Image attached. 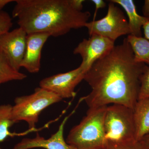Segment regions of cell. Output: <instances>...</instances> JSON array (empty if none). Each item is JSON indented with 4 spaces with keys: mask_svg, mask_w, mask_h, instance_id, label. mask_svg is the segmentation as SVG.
Returning a JSON list of instances; mask_svg holds the SVG:
<instances>
[{
    "mask_svg": "<svg viewBox=\"0 0 149 149\" xmlns=\"http://www.w3.org/2000/svg\"><path fill=\"white\" fill-rule=\"evenodd\" d=\"M27 34L19 27L0 36V51L15 69L19 71L26 48Z\"/></svg>",
    "mask_w": 149,
    "mask_h": 149,
    "instance_id": "9c48e42d",
    "label": "cell"
},
{
    "mask_svg": "<svg viewBox=\"0 0 149 149\" xmlns=\"http://www.w3.org/2000/svg\"><path fill=\"white\" fill-rule=\"evenodd\" d=\"M10 104L0 105V144L9 136L16 135L11 133L10 128L15 123L12 116ZM0 149H3L0 147Z\"/></svg>",
    "mask_w": 149,
    "mask_h": 149,
    "instance_id": "2e32d148",
    "label": "cell"
},
{
    "mask_svg": "<svg viewBox=\"0 0 149 149\" xmlns=\"http://www.w3.org/2000/svg\"><path fill=\"white\" fill-rule=\"evenodd\" d=\"M26 77V74L13 67L6 56L0 51V84L13 80H23Z\"/></svg>",
    "mask_w": 149,
    "mask_h": 149,
    "instance_id": "9a60e30c",
    "label": "cell"
},
{
    "mask_svg": "<svg viewBox=\"0 0 149 149\" xmlns=\"http://www.w3.org/2000/svg\"><path fill=\"white\" fill-rule=\"evenodd\" d=\"M0 85H1V84H0Z\"/></svg>",
    "mask_w": 149,
    "mask_h": 149,
    "instance_id": "d4e9b609",
    "label": "cell"
},
{
    "mask_svg": "<svg viewBox=\"0 0 149 149\" xmlns=\"http://www.w3.org/2000/svg\"><path fill=\"white\" fill-rule=\"evenodd\" d=\"M46 33L27 35L26 48L21 67L30 73L39 72L41 67V54L43 47L49 37Z\"/></svg>",
    "mask_w": 149,
    "mask_h": 149,
    "instance_id": "8fae6325",
    "label": "cell"
},
{
    "mask_svg": "<svg viewBox=\"0 0 149 149\" xmlns=\"http://www.w3.org/2000/svg\"><path fill=\"white\" fill-rule=\"evenodd\" d=\"M86 72L79 66L71 71L54 74L40 81V87L52 92L62 99L73 98L74 89L84 80Z\"/></svg>",
    "mask_w": 149,
    "mask_h": 149,
    "instance_id": "52a82bcc",
    "label": "cell"
},
{
    "mask_svg": "<svg viewBox=\"0 0 149 149\" xmlns=\"http://www.w3.org/2000/svg\"><path fill=\"white\" fill-rule=\"evenodd\" d=\"M144 16L149 17V0H146L143 9Z\"/></svg>",
    "mask_w": 149,
    "mask_h": 149,
    "instance_id": "7402d4cb",
    "label": "cell"
},
{
    "mask_svg": "<svg viewBox=\"0 0 149 149\" xmlns=\"http://www.w3.org/2000/svg\"><path fill=\"white\" fill-rule=\"evenodd\" d=\"M13 1H14L12 0H0V11L6 5Z\"/></svg>",
    "mask_w": 149,
    "mask_h": 149,
    "instance_id": "cb8c5ba5",
    "label": "cell"
},
{
    "mask_svg": "<svg viewBox=\"0 0 149 149\" xmlns=\"http://www.w3.org/2000/svg\"><path fill=\"white\" fill-rule=\"evenodd\" d=\"M147 65L136 61L127 38L96 61L84 80L91 91L82 98L89 108L118 104L134 109Z\"/></svg>",
    "mask_w": 149,
    "mask_h": 149,
    "instance_id": "6da1fadb",
    "label": "cell"
},
{
    "mask_svg": "<svg viewBox=\"0 0 149 149\" xmlns=\"http://www.w3.org/2000/svg\"><path fill=\"white\" fill-rule=\"evenodd\" d=\"M110 1L121 6L126 12L128 17L130 35L142 37L141 28L149 21V17L139 15L132 0H111Z\"/></svg>",
    "mask_w": 149,
    "mask_h": 149,
    "instance_id": "4fadbf2b",
    "label": "cell"
},
{
    "mask_svg": "<svg viewBox=\"0 0 149 149\" xmlns=\"http://www.w3.org/2000/svg\"><path fill=\"white\" fill-rule=\"evenodd\" d=\"M13 26L10 16L7 13L0 11V36L9 31Z\"/></svg>",
    "mask_w": 149,
    "mask_h": 149,
    "instance_id": "d6986e66",
    "label": "cell"
},
{
    "mask_svg": "<svg viewBox=\"0 0 149 149\" xmlns=\"http://www.w3.org/2000/svg\"><path fill=\"white\" fill-rule=\"evenodd\" d=\"M104 149H141L138 142H114L107 141Z\"/></svg>",
    "mask_w": 149,
    "mask_h": 149,
    "instance_id": "ac0fdd59",
    "label": "cell"
},
{
    "mask_svg": "<svg viewBox=\"0 0 149 149\" xmlns=\"http://www.w3.org/2000/svg\"><path fill=\"white\" fill-rule=\"evenodd\" d=\"M69 116H66L63 120L58 130L49 138L45 139L37 133L33 139H22L12 149H31L42 148L45 149H77L67 143L64 138V126Z\"/></svg>",
    "mask_w": 149,
    "mask_h": 149,
    "instance_id": "30bf717a",
    "label": "cell"
},
{
    "mask_svg": "<svg viewBox=\"0 0 149 149\" xmlns=\"http://www.w3.org/2000/svg\"><path fill=\"white\" fill-rule=\"evenodd\" d=\"M135 140L139 142L149 134V98L138 100L133 109Z\"/></svg>",
    "mask_w": 149,
    "mask_h": 149,
    "instance_id": "7c38bea8",
    "label": "cell"
},
{
    "mask_svg": "<svg viewBox=\"0 0 149 149\" xmlns=\"http://www.w3.org/2000/svg\"><path fill=\"white\" fill-rule=\"evenodd\" d=\"M12 12L27 35L46 33L57 37L85 27L91 16L83 0H17Z\"/></svg>",
    "mask_w": 149,
    "mask_h": 149,
    "instance_id": "7a4b0ae2",
    "label": "cell"
},
{
    "mask_svg": "<svg viewBox=\"0 0 149 149\" xmlns=\"http://www.w3.org/2000/svg\"><path fill=\"white\" fill-rule=\"evenodd\" d=\"M107 106L89 108L80 123L70 131L67 143L77 149H104L107 143L104 120Z\"/></svg>",
    "mask_w": 149,
    "mask_h": 149,
    "instance_id": "3957f363",
    "label": "cell"
},
{
    "mask_svg": "<svg viewBox=\"0 0 149 149\" xmlns=\"http://www.w3.org/2000/svg\"><path fill=\"white\" fill-rule=\"evenodd\" d=\"M104 125L106 141H136L133 110L130 108L118 104L107 106Z\"/></svg>",
    "mask_w": 149,
    "mask_h": 149,
    "instance_id": "5b68a950",
    "label": "cell"
},
{
    "mask_svg": "<svg viewBox=\"0 0 149 149\" xmlns=\"http://www.w3.org/2000/svg\"><path fill=\"white\" fill-rule=\"evenodd\" d=\"M149 98V65H147L141 78L139 100Z\"/></svg>",
    "mask_w": 149,
    "mask_h": 149,
    "instance_id": "e0dca14e",
    "label": "cell"
},
{
    "mask_svg": "<svg viewBox=\"0 0 149 149\" xmlns=\"http://www.w3.org/2000/svg\"><path fill=\"white\" fill-rule=\"evenodd\" d=\"M109 1L106 15L99 20L88 22L85 27L90 36L100 35L115 42L120 36L130 35V30L124 13L115 3Z\"/></svg>",
    "mask_w": 149,
    "mask_h": 149,
    "instance_id": "8992f818",
    "label": "cell"
},
{
    "mask_svg": "<svg viewBox=\"0 0 149 149\" xmlns=\"http://www.w3.org/2000/svg\"><path fill=\"white\" fill-rule=\"evenodd\" d=\"M143 27L144 29L145 38L149 41V21L144 24Z\"/></svg>",
    "mask_w": 149,
    "mask_h": 149,
    "instance_id": "603a6c76",
    "label": "cell"
},
{
    "mask_svg": "<svg viewBox=\"0 0 149 149\" xmlns=\"http://www.w3.org/2000/svg\"><path fill=\"white\" fill-rule=\"evenodd\" d=\"M141 149H149V134L138 142Z\"/></svg>",
    "mask_w": 149,
    "mask_h": 149,
    "instance_id": "44dd1931",
    "label": "cell"
},
{
    "mask_svg": "<svg viewBox=\"0 0 149 149\" xmlns=\"http://www.w3.org/2000/svg\"><path fill=\"white\" fill-rule=\"evenodd\" d=\"M62 99L52 92L40 88H36L29 95L16 97L12 107V116L15 123H27L29 130L35 129L40 113L48 107L61 101Z\"/></svg>",
    "mask_w": 149,
    "mask_h": 149,
    "instance_id": "277c9868",
    "label": "cell"
},
{
    "mask_svg": "<svg viewBox=\"0 0 149 149\" xmlns=\"http://www.w3.org/2000/svg\"><path fill=\"white\" fill-rule=\"evenodd\" d=\"M127 40L130 44L135 60L149 65V41L145 38L128 35Z\"/></svg>",
    "mask_w": 149,
    "mask_h": 149,
    "instance_id": "5bb4252c",
    "label": "cell"
},
{
    "mask_svg": "<svg viewBox=\"0 0 149 149\" xmlns=\"http://www.w3.org/2000/svg\"><path fill=\"white\" fill-rule=\"evenodd\" d=\"M92 1L95 4V10L93 20H95L96 16H97V12L98 9L105 7L106 4L105 2L103 0H92Z\"/></svg>",
    "mask_w": 149,
    "mask_h": 149,
    "instance_id": "ffe728a7",
    "label": "cell"
},
{
    "mask_svg": "<svg viewBox=\"0 0 149 149\" xmlns=\"http://www.w3.org/2000/svg\"><path fill=\"white\" fill-rule=\"evenodd\" d=\"M114 42L100 35H92L79 43L74 49L73 54L81 56L82 61L80 66L87 72L96 61L113 49Z\"/></svg>",
    "mask_w": 149,
    "mask_h": 149,
    "instance_id": "ba28073f",
    "label": "cell"
}]
</instances>
